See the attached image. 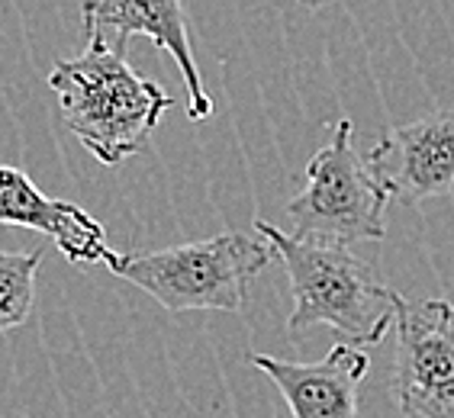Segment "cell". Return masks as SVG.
<instances>
[{"mask_svg": "<svg viewBox=\"0 0 454 418\" xmlns=\"http://www.w3.org/2000/svg\"><path fill=\"white\" fill-rule=\"evenodd\" d=\"M81 19L90 43H104L116 52L126 49L132 35H145L175 58L187 88V116L207 120L213 116V97L207 94L200 68L193 61L191 33L181 0H84Z\"/></svg>", "mask_w": 454, "mask_h": 418, "instance_id": "6", "label": "cell"}, {"mask_svg": "<svg viewBox=\"0 0 454 418\" xmlns=\"http://www.w3.org/2000/svg\"><path fill=\"white\" fill-rule=\"evenodd\" d=\"M367 165L390 200L419 206L454 187V113L438 110L380 135Z\"/></svg>", "mask_w": 454, "mask_h": 418, "instance_id": "7", "label": "cell"}, {"mask_svg": "<svg viewBox=\"0 0 454 418\" xmlns=\"http://www.w3.org/2000/svg\"><path fill=\"white\" fill-rule=\"evenodd\" d=\"M0 226L43 232L71 264H106L114 254L100 219L78 203L45 197L27 171L10 165H0Z\"/></svg>", "mask_w": 454, "mask_h": 418, "instance_id": "9", "label": "cell"}, {"mask_svg": "<svg viewBox=\"0 0 454 418\" xmlns=\"http://www.w3.org/2000/svg\"><path fill=\"white\" fill-rule=\"evenodd\" d=\"M303 181V190L287 203L294 236L339 244L380 242L387 236L390 193L355 149L351 120L335 122L329 142L306 165Z\"/></svg>", "mask_w": 454, "mask_h": 418, "instance_id": "4", "label": "cell"}, {"mask_svg": "<svg viewBox=\"0 0 454 418\" xmlns=\"http://www.w3.org/2000/svg\"><path fill=\"white\" fill-rule=\"evenodd\" d=\"M43 252H0V335L27 322L35 303V270Z\"/></svg>", "mask_w": 454, "mask_h": 418, "instance_id": "10", "label": "cell"}, {"mask_svg": "<svg viewBox=\"0 0 454 418\" xmlns=\"http://www.w3.org/2000/svg\"><path fill=\"white\" fill-rule=\"evenodd\" d=\"M297 4L306 10H319V7H329V4H339V0H297Z\"/></svg>", "mask_w": 454, "mask_h": 418, "instance_id": "11", "label": "cell"}, {"mask_svg": "<svg viewBox=\"0 0 454 418\" xmlns=\"http://www.w3.org/2000/svg\"><path fill=\"white\" fill-rule=\"evenodd\" d=\"M248 360L271 376L294 418H358V390L371 370L364 348L341 341L316 364L280 360L271 354H248Z\"/></svg>", "mask_w": 454, "mask_h": 418, "instance_id": "8", "label": "cell"}, {"mask_svg": "<svg viewBox=\"0 0 454 418\" xmlns=\"http://www.w3.org/2000/svg\"><path fill=\"white\" fill-rule=\"evenodd\" d=\"M254 232L271 244L284 264L294 293L287 338L303 341L313 325H329L345 344L377 348L396 325L400 293L377 277V270L348 252V244L300 238L280 232L268 219H254Z\"/></svg>", "mask_w": 454, "mask_h": 418, "instance_id": "1", "label": "cell"}, {"mask_svg": "<svg viewBox=\"0 0 454 418\" xmlns=\"http://www.w3.org/2000/svg\"><path fill=\"white\" fill-rule=\"evenodd\" d=\"M271 244L242 232H219L161 252H114L106 267L158 299L168 313H239L248 299L252 280L271 264Z\"/></svg>", "mask_w": 454, "mask_h": 418, "instance_id": "3", "label": "cell"}, {"mask_svg": "<svg viewBox=\"0 0 454 418\" xmlns=\"http://www.w3.org/2000/svg\"><path fill=\"white\" fill-rule=\"evenodd\" d=\"M394 392L403 415L454 418V306L448 299H400Z\"/></svg>", "mask_w": 454, "mask_h": 418, "instance_id": "5", "label": "cell"}, {"mask_svg": "<svg viewBox=\"0 0 454 418\" xmlns=\"http://www.w3.org/2000/svg\"><path fill=\"white\" fill-rule=\"evenodd\" d=\"M45 81L59 94L65 126L106 167L139 155L171 106L158 81L139 74L104 43H90L78 58L55 61Z\"/></svg>", "mask_w": 454, "mask_h": 418, "instance_id": "2", "label": "cell"}]
</instances>
